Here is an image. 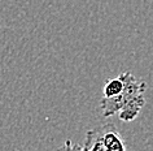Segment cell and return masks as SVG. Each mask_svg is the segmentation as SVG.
<instances>
[{
  "label": "cell",
  "instance_id": "obj_1",
  "mask_svg": "<svg viewBox=\"0 0 153 151\" xmlns=\"http://www.w3.org/2000/svg\"><path fill=\"white\" fill-rule=\"evenodd\" d=\"M125 89H123V100L125 106L120 112V120L130 122L137 117L141 108L145 106L144 92L147 89V83L144 81H139L130 72H125Z\"/></svg>",
  "mask_w": 153,
  "mask_h": 151
},
{
  "label": "cell",
  "instance_id": "obj_2",
  "mask_svg": "<svg viewBox=\"0 0 153 151\" xmlns=\"http://www.w3.org/2000/svg\"><path fill=\"white\" fill-rule=\"evenodd\" d=\"M85 146L92 151H128L123 137L114 124H104L88 130Z\"/></svg>",
  "mask_w": 153,
  "mask_h": 151
},
{
  "label": "cell",
  "instance_id": "obj_3",
  "mask_svg": "<svg viewBox=\"0 0 153 151\" xmlns=\"http://www.w3.org/2000/svg\"><path fill=\"white\" fill-rule=\"evenodd\" d=\"M125 89V76L121 73L120 76L109 80L102 87V98H113L122 94Z\"/></svg>",
  "mask_w": 153,
  "mask_h": 151
},
{
  "label": "cell",
  "instance_id": "obj_4",
  "mask_svg": "<svg viewBox=\"0 0 153 151\" xmlns=\"http://www.w3.org/2000/svg\"><path fill=\"white\" fill-rule=\"evenodd\" d=\"M56 151H92L86 146H81L78 143H73L70 139H66L62 146H60Z\"/></svg>",
  "mask_w": 153,
  "mask_h": 151
}]
</instances>
